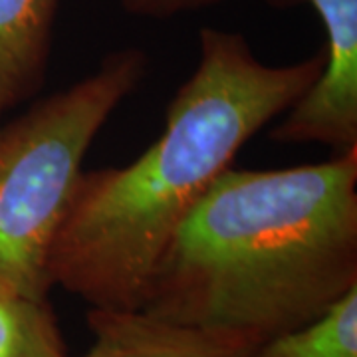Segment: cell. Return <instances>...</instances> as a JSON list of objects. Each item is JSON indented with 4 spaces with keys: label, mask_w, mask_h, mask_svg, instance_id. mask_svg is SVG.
<instances>
[{
    "label": "cell",
    "mask_w": 357,
    "mask_h": 357,
    "mask_svg": "<svg viewBox=\"0 0 357 357\" xmlns=\"http://www.w3.org/2000/svg\"><path fill=\"white\" fill-rule=\"evenodd\" d=\"M199 64L167 107L165 131L126 167L84 171L52 246V286L98 310L139 312L183 218L260 129L318 82L324 44L268 66L241 32L203 28Z\"/></svg>",
    "instance_id": "1"
},
{
    "label": "cell",
    "mask_w": 357,
    "mask_h": 357,
    "mask_svg": "<svg viewBox=\"0 0 357 357\" xmlns=\"http://www.w3.org/2000/svg\"><path fill=\"white\" fill-rule=\"evenodd\" d=\"M357 288V145L326 163L227 169L183 218L139 312L260 344Z\"/></svg>",
    "instance_id": "2"
},
{
    "label": "cell",
    "mask_w": 357,
    "mask_h": 357,
    "mask_svg": "<svg viewBox=\"0 0 357 357\" xmlns=\"http://www.w3.org/2000/svg\"><path fill=\"white\" fill-rule=\"evenodd\" d=\"M145 74L141 48L114 50L70 88L0 121V280L32 298H50L48 260L84 159Z\"/></svg>",
    "instance_id": "3"
},
{
    "label": "cell",
    "mask_w": 357,
    "mask_h": 357,
    "mask_svg": "<svg viewBox=\"0 0 357 357\" xmlns=\"http://www.w3.org/2000/svg\"><path fill=\"white\" fill-rule=\"evenodd\" d=\"M302 2L314 6L326 28V66L268 135L288 145L321 143L342 153L357 145V0Z\"/></svg>",
    "instance_id": "4"
},
{
    "label": "cell",
    "mask_w": 357,
    "mask_h": 357,
    "mask_svg": "<svg viewBox=\"0 0 357 357\" xmlns=\"http://www.w3.org/2000/svg\"><path fill=\"white\" fill-rule=\"evenodd\" d=\"M88 326L93 344L84 357H250L260 345L248 333L183 328L145 312L91 307Z\"/></svg>",
    "instance_id": "5"
},
{
    "label": "cell",
    "mask_w": 357,
    "mask_h": 357,
    "mask_svg": "<svg viewBox=\"0 0 357 357\" xmlns=\"http://www.w3.org/2000/svg\"><path fill=\"white\" fill-rule=\"evenodd\" d=\"M62 0H0V121L38 93Z\"/></svg>",
    "instance_id": "6"
},
{
    "label": "cell",
    "mask_w": 357,
    "mask_h": 357,
    "mask_svg": "<svg viewBox=\"0 0 357 357\" xmlns=\"http://www.w3.org/2000/svg\"><path fill=\"white\" fill-rule=\"evenodd\" d=\"M0 357H70L50 300L0 280Z\"/></svg>",
    "instance_id": "7"
},
{
    "label": "cell",
    "mask_w": 357,
    "mask_h": 357,
    "mask_svg": "<svg viewBox=\"0 0 357 357\" xmlns=\"http://www.w3.org/2000/svg\"><path fill=\"white\" fill-rule=\"evenodd\" d=\"M250 357H357V288L314 321L266 340Z\"/></svg>",
    "instance_id": "8"
},
{
    "label": "cell",
    "mask_w": 357,
    "mask_h": 357,
    "mask_svg": "<svg viewBox=\"0 0 357 357\" xmlns=\"http://www.w3.org/2000/svg\"><path fill=\"white\" fill-rule=\"evenodd\" d=\"M218 2H222V0H121V6L131 16L165 20V18H173L178 14L211 8Z\"/></svg>",
    "instance_id": "9"
}]
</instances>
